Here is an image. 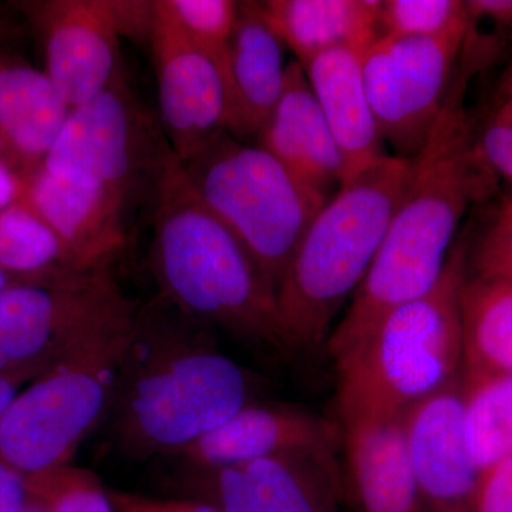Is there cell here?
<instances>
[{
	"instance_id": "1",
	"label": "cell",
	"mask_w": 512,
	"mask_h": 512,
	"mask_svg": "<svg viewBox=\"0 0 512 512\" xmlns=\"http://www.w3.org/2000/svg\"><path fill=\"white\" fill-rule=\"evenodd\" d=\"M470 74L457 67L446 103L412 175L379 252L325 350L338 359L393 309L434 288L443 275L458 225L473 202L494 190L495 174L477 147L464 109Z\"/></svg>"
},
{
	"instance_id": "2",
	"label": "cell",
	"mask_w": 512,
	"mask_h": 512,
	"mask_svg": "<svg viewBox=\"0 0 512 512\" xmlns=\"http://www.w3.org/2000/svg\"><path fill=\"white\" fill-rule=\"evenodd\" d=\"M200 320L158 296L138 309L111 407L121 447L177 457L254 402L251 375Z\"/></svg>"
},
{
	"instance_id": "3",
	"label": "cell",
	"mask_w": 512,
	"mask_h": 512,
	"mask_svg": "<svg viewBox=\"0 0 512 512\" xmlns=\"http://www.w3.org/2000/svg\"><path fill=\"white\" fill-rule=\"evenodd\" d=\"M150 269L160 296L238 339L292 355L276 288L238 238L202 202L165 146L153 185Z\"/></svg>"
},
{
	"instance_id": "4",
	"label": "cell",
	"mask_w": 512,
	"mask_h": 512,
	"mask_svg": "<svg viewBox=\"0 0 512 512\" xmlns=\"http://www.w3.org/2000/svg\"><path fill=\"white\" fill-rule=\"evenodd\" d=\"M468 256L470 242L458 239L431 291L387 313L365 338L333 360L340 426L396 419L460 375L461 291Z\"/></svg>"
},
{
	"instance_id": "5",
	"label": "cell",
	"mask_w": 512,
	"mask_h": 512,
	"mask_svg": "<svg viewBox=\"0 0 512 512\" xmlns=\"http://www.w3.org/2000/svg\"><path fill=\"white\" fill-rule=\"evenodd\" d=\"M412 168L413 158L386 154L343 184L309 225L276 288L295 353L325 349L379 252Z\"/></svg>"
},
{
	"instance_id": "6",
	"label": "cell",
	"mask_w": 512,
	"mask_h": 512,
	"mask_svg": "<svg viewBox=\"0 0 512 512\" xmlns=\"http://www.w3.org/2000/svg\"><path fill=\"white\" fill-rule=\"evenodd\" d=\"M137 305L93 333L16 394L0 417V458L25 476L72 463L111 409Z\"/></svg>"
},
{
	"instance_id": "7",
	"label": "cell",
	"mask_w": 512,
	"mask_h": 512,
	"mask_svg": "<svg viewBox=\"0 0 512 512\" xmlns=\"http://www.w3.org/2000/svg\"><path fill=\"white\" fill-rule=\"evenodd\" d=\"M183 165L208 210L278 288L303 235L329 197L302 183L264 148L228 133Z\"/></svg>"
},
{
	"instance_id": "8",
	"label": "cell",
	"mask_w": 512,
	"mask_h": 512,
	"mask_svg": "<svg viewBox=\"0 0 512 512\" xmlns=\"http://www.w3.org/2000/svg\"><path fill=\"white\" fill-rule=\"evenodd\" d=\"M165 146L121 73L109 89L70 111L42 165L64 183L130 204L143 177H156Z\"/></svg>"
},
{
	"instance_id": "9",
	"label": "cell",
	"mask_w": 512,
	"mask_h": 512,
	"mask_svg": "<svg viewBox=\"0 0 512 512\" xmlns=\"http://www.w3.org/2000/svg\"><path fill=\"white\" fill-rule=\"evenodd\" d=\"M464 36L379 35L367 46V99L394 156L414 158L426 144L456 77Z\"/></svg>"
},
{
	"instance_id": "10",
	"label": "cell",
	"mask_w": 512,
	"mask_h": 512,
	"mask_svg": "<svg viewBox=\"0 0 512 512\" xmlns=\"http://www.w3.org/2000/svg\"><path fill=\"white\" fill-rule=\"evenodd\" d=\"M177 487L221 512H338L339 460L282 454L232 466H184Z\"/></svg>"
},
{
	"instance_id": "11",
	"label": "cell",
	"mask_w": 512,
	"mask_h": 512,
	"mask_svg": "<svg viewBox=\"0 0 512 512\" xmlns=\"http://www.w3.org/2000/svg\"><path fill=\"white\" fill-rule=\"evenodd\" d=\"M161 126L183 163L227 131L228 87L220 67L192 45L154 0L150 35Z\"/></svg>"
},
{
	"instance_id": "12",
	"label": "cell",
	"mask_w": 512,
	"mask_h": 512,
	"mask_svg": "<svg viewBox=\"0 0 512 512\" xmlns=\"http://www.w3.org/2000/svg\"><path fill=\"white\" fill-rule=\"evenodd\" d=\"M29 9L45 40L46 74L72 109L123 73L110 0H50Z\"/></svg>"
},
{
	"instance_id": "13",
	"label": "cell",
	"mask_w": 512,
	"mask_h": 512,
	"mask_svg": "<svg viewBox=\"0 0 512 512\" xmlns=\"http://www.w3.org/2000/svg\"><path fill=\"white\" fill-rule=\"evenodd\" d=\"M402 421L424 512H476L481 473L464 437L461 373L407 409Z\"/></svg>"
},
{
	"instance_id": "14",
	"label": "cell",
	"mask_w": 512,
	"mask_h": 512,
	"mask_svg": "<svg viewBox=\"0 0 512 512\" xmlns=\"http://www.w3.org/2000/svg\"><path fill=\"white\" fill-rule=\"evenodd\" d=\"M342 427L285 404L249 403L178 454L184 466L215 468L282 454L338 460Z\"/></svg>"
},
{
	"instance_id": "15",
	"label": "cell",
	"mask_w": 512,
	"mask_h": 512,
	"mask_svg": "<svg viewBox=\"0 0 512 512\" xmlns=\"http://www.w3.org/2000/svg\"><path fill=\"white\" fill-rule=\"evenodd\" d=\"M19 180L16 201L28 205L55 232L74 268H110L127 241L126 201L64 183L43 165Z\"/></svg>"
},
{
	"instance_id": "16",
	"label": "cell",
	"mask_w": 512,
	"mask_h": 512,
	"mask_svg": "<svg viewBox=\"0 0 512 512\" xmlns=\"http://www.w3.org/2000/svg\"><path fill=\"white\" fill-rule=\"evenodd\" d=\"M285 47L262 2H238L228 55L229 136L258 138L284 92Z\"/></svg>"
},
{
	"instance_id": "17",
	"label": "cell",
	"mask_w": 512,
	"mask_h": 512,
	"mask_svg": "<svg viewBox=\"0 0 512 512\" xmlns=\"http://www.w3.org/2000/svg\"><path fill=\"white\" fill-rule=\"evenodd\" d=\"M255 144L326 197L342 187V154L296 60L286 67L284 92Z\"/></svg>"
},
{
	"instance_id": "18",
	"label": "cell",
	"mask_w": 512,
	"mask_h": 512,
	"mask_svg": "<svg viewBox=\"0 0 512 512\" xmlns=\"http://www.w3.org/2000/svg\"><path fill=\"white\" fill-rule=\"evenodd\" d=\"M343 488L355 512H424L402 416L343 424Z\"/></svg>"
},
{
	"instance_id": "19",
	"label": "cell",
	"mask_w": 512,
	"mask_h": 512,
	"mask_svg": "<svg viewBox=\"0 0 512 512\" xmlns=\"http://www.w3.org/2000/svg\"><path fill=\"white\" fill-rule=\"evenodd\" d=\"M366 49L339 47L313 57L303 66L301 64L342 154L345 164L343 184L386 156L363 80Z\"/></svg>"
},
{
	"instance_id": "20",
	"label": "cell",
	"mask_w": 512,
	"mask_h": 512,
	"mask_svg": "<svg viewBox=\"0 0 512 512\" xmlns=\"http://www.w3.org/2000/svg\"><path fill=\"white\" fill-rule=\"evenodd\" d=\"M72 107L46 72L28 64L0 60V137L3 163L18 177L43 164Z\"/></svg>"
},
{
	"instance_id": "21",
	"label": "cell",
	"mask_w": 512,
	"mask_h": 512,
	"mask_svg": "<svg viewBox=\"0 0 512 512\" xmlns=\"http://www.w3.org/2000/svg\"><path fill=\"white\" fill-rule=\"evenodd\" d=\"M262 6L302 66L339 47H367L380 35L382 0H268Z\"/></svg>"
},
{
	"instance_id": "22",
	"label": "cell",
	"mask_w": 512,
	"mask_h": 512,
	"mask_svg": "<svg viewBox=\"0 0 512 512\" xmlns=\"http://www.w3.org/2000/svg\"><path fill=\"white\" fill-rule=\"evenodd\" d=\"M468 453L480 473L512 458V375L461 369Z\"/></svg>"
},
{
	"instance_id": "23",
	"label": "cell",
	"mask_w": 512,
	"mask_h": 512,
	"mask_svg": "<svg viewBox=\"0 0 512 512\" xmlns=\"http://www.w3.org/2000/svg\"><path fill=\"white\" fill-rule=\"evenodd\" d=\"M461 313L464 369L512 375V285L468 275Z\"/></svg>"
},
{
	"instance_id": "24",
	"label": "cell",
	"mask_w": 512,
	"mask_h": 512,
	"mask_svg": "<svg viewBox=\"0 0 512 512\" xmlns=\"http://www.w3.org/2000/svg\"><path fill=\"white\" fill-rule=\"evenodd\" d=\"M0 269L35 279L80 271L67 258L55 232L20 201L0 211Z\"/></svg>"
},
{
	"instance_id": "25",
	"label": "cell",
	"mask_w": 512,
	"mask_h": 512,
	"mask_svg": "<svg viewBox=\"0 0 512 512\" xmlns=\"http://www.w3.org/2000/svg\"><path fill=\"white\" fill-rule=\"evenodd\" d=\"M192 45L210 57L227 79L229 43L238 18L234 0H158Z\"/></svg>"
},
{
	"instance_id": "26",
	"label": "cell",
	"mask_w": 512,
	"mask_h": 512,
	"mask_svg": "<svg viewBox=\"0 0 512 512\" xmlns=\"http://www.w3.org/2000/svg\"><path fill=\"white\" fill-rule=\"evenodd\" d=\"M26 481L30 498L45 512H116L99 476L73 463L26 476Z\"/></svg>"
},
{
	"instance_id": "27",
	"label": "cell",
	"mask_w": 512,
	"mask_h": 512,
	"mask_svg": "<svg viewBox=\"0 0 512 512\" xmlns=\"http://www.w3.org/2000/svg\"><path fill=\"white\" fill-rule=\"evenodd\" d=\"M463 0H382L380 35L451 37L466 35Z\"/></svg>"
},
{
	"instance_id": "28",
	"label": "cell",
	"mask_w": 512,
	"mask_h": 512,
	"mask_svg": "<svg viewBox=\"0 0 512 512\" xmlns=\"http://www.w3.org/2000/svg\"><path fill=\"white\" fill-rule=\"evenodd\" d=\"M468 266L477 278L512 285V201L501 202L476 247L468 256Z\"/></svg>"
},
{
	"instance_id": "29",
	"label": "cell",
	"mask_w": 512,
	"mask_h": 512,
	"mask_svg": "<svg viewBox=\"0 0 512 512\" xmlns=\"http://www.w3.org/2000/svg\"><path fill=\"white\" fill-rule=\"evenodd\" d=\"M476 512H512V458L481 473Z\"/></svg>"
},
{
	"instance_id": "30",
	"label": "cell",
	"mask_w": 512,
	"mask_h": 512,
	"mask_svg": "<svg viewBox=\"0 0 512 512\" xmlns=\"http://www.w3.org/2000/svg\"><path fill=\"white\" fill-rule=\"evenodd\" d=\"M477 147L491 171L512 184V126L488 120Z\"/></svg>"
},
{
	"instance_id": "31",
	"label": "cell",
	"mask_w": 512,
	"mask_h": 512,
	"mask_svg": "<svg viewBox=\"0 0 512 512\" xmlns=\"http://www.w3.org/2000/svg\"><path fill=\"white\" fill-rule=\"evenodd\" d=\"M111 13L120 36L150 42L154 20V0H110Z\"/></svg>"
},
{
	"instance_id": "32",
	"label": "cell",
	"mask_w": 512,
	"mask_h": 512,
	"mask_svg": "<svg viewBox=\"0 0 512 512\" xmlns=\"http://www.w3.org/2000/svg\"><path fill=\"white\" fill-rule=\"evenodd\" d=\"M29 503L25 474L0 458V512H23Z\"/></svg>"
},
{
	"instance_id": "33",
	"label": "cell",
	"mask_w": 512,
	"mask_h": 512,
	"mask_svg": "<svg viewBox=\"0 0 512 512\" xmlns=\"http://www.w3.org/2000/svg\"><path fill=\"white\" fill-rule=\"evenodd\" d=\"M468 19L490 23L505 39L512 37V0H467Z\"/></svg>"
},
{
	"instance_id": "34",
	"label": "cell",
	"mask_w": 512,
	"mask_h": 512,
	"mask_svg": "<svg viewBox=\"0 0 512 512\" xmlns=\"http://www.w3.org/2000/svg\"><path fill=\"white\" fill-rule=\"evenodd\" d=\"M490 121L512 126V64L510 70L505 74L504 82L495 97L493 113Z\"/></svg>"
},
{
	"instance_id": "35",
	"label": "cell",
	"mask_w": 512,
	"mask_h": 512,
	"mask_svg": "<svg viewBox=\"0 0 512 512\" xmlns=\"http://www.w3.org/2000/svg\"><path fill=\"white\" fill-rule=\"evenodd\" d=\"M156 512H221L197 498H154Z\"/></svg>"
},
{
	"instance_id": "36",
	"label": "cell",
	"mask_w": 512,
	"mask_h": 512,
	"mask_svg": "<svg viewBox=\"0 0 512 512\" xmlns=\"http://www.w3.org/2000/svg\"><path fill=\"white\" fill-rule=\"evenodd\" d=\"M20 180L18 175L0 161V211L5 210L18 198Z\"/></svg>"
},
{
	"instance_id": "37",
	"label": "cell",
	"mask_w": 512,
	"mask_h": 512,
	"mask_svg": "<svg viewBox=\"0 0 512 512\" xmlns=\"http://www.w3.org/2000/svg\"><path fill=\"white\" fill-rule=\"evenodd\" d=\"M26 382L30 380L23 375H0V417L19 393V387Z\"/></svg>"
},
{
	"instance_id": "38",
	"label": "cell",
	"mask_w": 512,
	"mask_h": 512,
	"mask_svg": "<svg viewBox=\"0 0 512 512\" xmlns=\"http://www.w3.org/2000/svg\"><path fill=\"white\" fill-rule=\"evenodd\" d=\"M26 282H43V279L25 278V276L9 274V272L0 269V291L12 285L26 284Z\"/></svg>"
},
{
	"instance_id": "39",
	"label": "cell",
	"mask_w": 512,
	"mask_h": 512,
	"mask_svg": "<svg viewBox=\"0 0 512 512\" xmlns=\"http://www.w3.org/2000/svg\"><path fill=\"white\" fill-rule=\"evenodd\" d=\"M23 512H45V510H43V508L40 507V505L37 504L35 500H32V498H30V503L28 507H26V510Z\"/></svg>"
},
{
	"instance_id": "40",
	"label": "cell",
	"mask_w": 512,
	"mask_h": 512,
	"mask_svg": "<svg viewBox=\"0 0 512 512\" xmlns=\"http://www.w3.org/2000/svg\"><path fill=\"white\" fill-rule=\"evenodd\" d=\"M3 156H5V147H3L2 137H0V161H3Z\"/></svg>"
}]
</instances>
